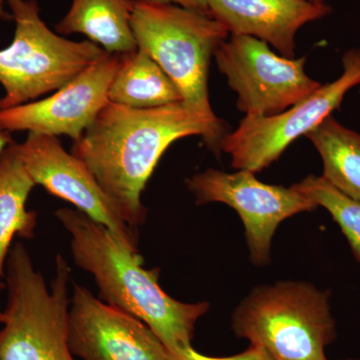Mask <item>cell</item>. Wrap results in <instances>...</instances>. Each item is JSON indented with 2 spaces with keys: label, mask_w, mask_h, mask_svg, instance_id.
<instances>
[{
  "label": "cell",
  "mask_w": 360,
  "mask_h": 360,
  "mask_svg": "<svg viewBox=\"0 0 360 360\" xmlns=\"http://www.w3.org/2000/svg\"><path fill=\"white\" fill-rule=\"evenodd\" d=\"M134 4V0H72L56 32L84 34L110 54L130 53L137 49L131 27Z\"/></svg>",
  "instance_id": "obj_14"
},
{
  "label": "cell",
  "mask_w": 360,
  "mask_h": 360,
  "mask_svg": "<svg viewBox=\"0 0 360 360\" xmlns=\"http://www.w3.org/2000/svg\"><path fill=\"white\" fill-rule=\"evenodd\" d=\"M208 13L231 34L255 37L295 58V37L307 23L331 13L309 0H205Z\"/></svg>",
  "instance_id": "obj_13"
},
{
  "label": "cell",
  "mask_w": 360,
  "mask_h": 360,
  "mask_svg": "<svg viewBox=\"0 0 360 360\" xmlns=\"http://www.w3.org/2000/svg\"><path fill=\"white\" fill-rule=\"evenodd\" d=\"M68 343L82 360H168L167 347L144 322L77 283L70 298Z\"/></svg>",
  "instance_id": "obj_12"
},
{
  "label": "cell",
  "mask_w": 360,
  "mask_h": 360,
  "mask_svg": "<svg viewBox=\"0 0 360 360\" xmlns=\"http://www.w3.org/2000/svg\"><path fill=\"white\" fill-rule=\"evenodd\" d=\"M6 288V284H4L2 283V281H0V292H2ZM2 310H0V315H1Z\"/></svg>",
  "instance_id": "obj_23"
},
{
  "label": "cell",
  "mask_w": 360,
  "mask_h": 360,
  "mask_svg": "<svg viewBox=\"0 0 360 360\" xmlns=\"http://www.w3.org/2000/svg\"><path fill=\"white\" fill-rule=\"evenodd\" d=\"M71 269L58 255L47 288L23 243L11 248L6 262V309L0 315V360H75L68 343Z\"/></svg>",
  "instance_id": "obj_4"
},
{
  "label": "cell",
  "mask_w": 360,
  "mask_h": 360,
  "mask_svg": "<svg viewBox=\"0 0 360 360\" xmlns=\"http://www.w3.org/2000/svg\"><path fill=\"white\" fill-rule=\"evenodd\" d=\"M168 360H274L264 348L251 345L241 354L227 357L205 356L191 347L180 348L175 352H168Z\"/></svg>",
  "instance_id": "obj_19"
},
{
  "label": "cell",
  "mask_w": 360,
  "mask_h": 360,
  "mask_svg": "<svg viewBox=\"0 0 360 360\" xmlns=\"http://www.w3.org/2000/svg\"><path fill=\"white\" fill-rule=\"evenodd\" d=\"M120 61V56L108 53L52 96L0 110V129L77 141L108 103Z\"/></svg>",
  "instance_id": "obj_11"
},
{
  "label": "cell",
  "mask_w": 360,
  "mask_h": 360,
  "mask_svg": "<svg viewBox=\"0 0 360 360\" xmlns=\"http://www.w3.org/2000/svg\"><path fill=\"white\" fill-rule=\"evenodd\" d=\"M13 142L14 141L13 136H11V132L0 129V155L4 153V151L6 150Z\"/></svg>",
  "instance_id": "obj_21"
},
{
  "label": "cell",
  "mask_w": 360,
  "mask_h": 360,
  "mask_svg": "<svg viewBox=\"0 0 360 360\" xmlns=\"http://www.w3.org/2000/svg\"><path fill=\"white\" fill-rule=\"evenodd\" d=\"M255 174L243 169L234 174L206 169L187 179L186 184L196 205L221 202L238 212L245 225L251 262L262 266L270 262L278 225L298 213L316 210L317 205L292 186L264 184Z\"/></svg>",
  "instance_id": "obj_9"
},
{
  "label": "cell",
  "mask_w": 360,
  "mask_h": 360,
  "mask_svg": "<svg viewBox=\"0 0 360 360\" xmlns=\"http://www.w3.org/2000/svg\"><path fill=\"white\" fill-rule=\"evenodd\" d=\"M309 1L314 2V4H324L326 0H309Z\"/></svg>",
  "instance_id": "obj_24"
},
{
  "label": "cell",
  "mask_w": 360,
  "mask_h": 360,
  "mask_svg": "<svg viewBox=\"0 0 360 360\" xmlns=\"http://www.w3.org/2000/svg\"><path fill=\"white\" fill-rule=\"evenodd\" d=\"M200 136L215 155L226 135L182 103L150 110L108 103L82 136L73 141V155L89 168L127 224L146 221L141 194L167 149L180 139Z\"/></svg>",
  "instance_id": "obj_1"
},
{
  "label": "cell",
  "mask_w": 360,
  "mask_h": 360,
  "mask_svg": "<svg viewBox=\"0 0 360 360\" xmlns=\"http://www.w3.org/2000/svg\"><path fill=\"white\" fill-rule=\"evenodd\" d=\"M14 144L35 186H41L51 195L71 203L139 252L136 229L127 224L89 168L68 153L58 136L28 134L25 141Z\"/></svg>",
  "instance_id": "obj_10"
},
{
  "label": "cell",
  "mask_w": 360,
  "mask_h": 360,
  "mask_svg": "<svg viewBox=\"0 0 360 360\" xmlns=\"http://www.w3.org/2000/svg\"><path fill=\"white\" fill-rule=\"evenodd\" d=\"M56 217L70 236L75 265L94 276L99 300L144 322L168 352L193 345L196 322L210 303L181 302L168 295L158 283L160 270L144 269L137 251L79 210L60 208Z\"/></svg>",
  "instance_id": "obj_2"
},
{
  "label": "cell",
  "mask_w": 360,
  "mask_h": 360,
  "mask_svg": "<svg viewBox=\"0 0 360 360\" xmlns=\"http://www.w3.org/2000/svg\"><path fill=\"white\" fill-rule=\"evenodd\" d=\"M214 58L245 116L279 115L321 85L305 72V56H277L269 44L255 37L231 34Z\"/></svg>",
  "instance_id": "obj_8"
},
{
  "label": "cell",
  "mask_w": 360,
  "mask_h": 360,
  "mask_svg": "<svg viewBox=\"0 0 360 360\" xmlns=\"http://www.w3.org/2000/svg\"><path fill=\"white\" fill-rule=\"evenodd\" d=\"M305 136L321 156L322 177L343 193L360 200V134L330 115Z\"/></svg>",
  "instance_id": "obj_17"
},
{
  "label": "cell",
  "mask_w": 360,
  "mask_h": 360,
  "mask_svg": "<svg viewBox=\"0 0 360 360\" xmlns=\"http://www.w3.org/2000/svg\"><path fill=\"white\" fill-rule=\"evenodd\" d=\"M108 101L136 110L182 103L179 89L148 54L136 49L120 56L108 90Z\"/></svg>",
  "instance_id": "obj_15"
},
{
  "label": "cell",
  "mask_w": 360,
  "mask_h": 360,
  "mask_svg": "<svg viewBox=\"0 0 360 360\" xmlns=\"http://www.w3.org/2000/svg\"><path fill=\"white\" fill-rule=\"evenodd\" d=\"M15 32L0 51V110L32 103L56 91L108 54L89 40L71 41L52 32L37 0H7Z\"/></svg>",
  "instance_id": "obj_6"
},
{
  "label": "cell",
  "mask_w": 360,
  "mask_h": 360,
  "mask_svg": "<svg viewBox=\"0 0 360 360\" xmlns=\"http://www.w3.org/2000/svg\"><path fill=\"white\" fill-rule=\"evenodd\" d=\"M232 330L274 360H328L338 336L329 291L295 281L253 288L234 309Z\"/></svg>",
  "instance_id": "obj_5"
},
{
  "label": "cell",
  "mask_w": 360,
  "mask_h": 360,
  "mask_svg": "<svg viewBox=\"0 0 360 360\" xmlns=\"http://www.w3.org/2000/svg\"><path fill=\"white\" fill-rule=\"evenodd\" d=\"M131 27L137 49L148 54L179 89L182 103L227 135L224 122L213 112L208 91L212 56L229 32L210 13L174 4L134 0Z\"/></svg>",
  "instance_id": "obj_3"
},
{
  "label": "cell",
  "mask_w": 360,
  "mask_h": 360,
  "mask_svg": "<svg viewBox=\"0 0 360 360\" xmlns=\"http://www.w3.org/2000/svg\"><path fill=\"white\" fill-rule=\"evenodd\" d=\"M347 360H360V359H347Z\"/></svg>",
  "instance_id": "obj_25"
},
{
  "label": "cell",
  "mask_w": 360,
  "mask_h": 360,
  "mask_svg": "<svg viewBox=\"0 0 360 360\" xmlns=\"http://www.w3.org/2000/svg\"><path fill=\"white\" fill-rule=\"evenodd\" d=\"M139 1L146 2V4H160V6H165V4H174V6L193 9V11L208 13V7L207 4H206L205 0H139Z\"/></svg>",
  "instance_id": "obj_20"
},
{
  "label": "cell",
  "mask_w": 360,
  "mask_h": 360,
  "mask_svg": "<svg viewBox=\"0 0 360 360\" xmlns=\"http://www.w3.org/2000/svg\"><path fill=\"white\" fill-rule=\"evenodd\" d=\"M292 187L314 201L317 207L322 206L330 213L360 264V200L343 193L322 175H309Z\"/></svg>",
  "instance_id": "obj_18"
},
{
  "label": "cell",
  "mask_w": 360,
  "mask_h": 360,
  "mask_svg": "<svg viewBox=\"0 0 360 360\" xmlns=\"http://www.w3.org/2000/svg\"><path fill=\"white\" fill-rule=\"evenodd\" d=\"M13 142L0 155V277L6 274L7 257L14 236L34 238L37 215L26 210L35 186Z\"/></svg>",
  "instance_id": "obj_16"
},
{
  "label": "cell",
  "mask_w": 360,
  "mask_h": 360,
  "mask_svg": "<svg viewBox=\"0 0 360 360\" xmlns=\"http://www.w3.org/2000/svg\"><path fill=\"white\" fill-rule=\"evenodd\" d=\"M343 72L321 85L283 112L272 116H245L238 129L224 137L221 151L231 155L238 170L262 172L278 160L296 139L307 135L340 108L348 90L360 84V49L342 58Z\"/></svg>",
  "instance_id": "obj_7"
},
{
  "label": "cell",
  "mask_w": 360,
  "mask_h": 360,
  "mask_svg": "<svg viewBox=\"0 0 360 360\" xmlns=\"http://www.w3.org/2000/svg\"><path fill=\"white\" fill-rule=\"evenodd\" d=\"M0 20L4 21L13 20V15H11V11H7L6 9L4 0H0Z\"/></svg>",
  "instance_id": "obj_22"
}]
</instances>
